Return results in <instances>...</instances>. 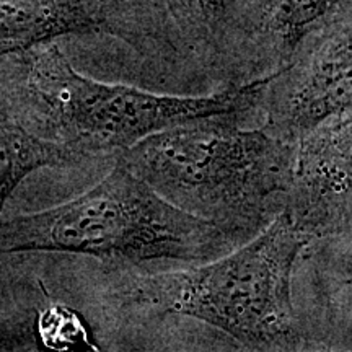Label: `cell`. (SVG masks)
Masks as SVG:
<instances>
[{"mask_svg":"<svg viewBox=\"0 0 352 352\" xmlns=\"http://www.w3.org/2000/svg\"><path fill=\"white\" fill-rule=\"evenodd\" d=\"M88 158L67 145L39 138L23 124L0 90V215L15 188L32 171L80 165Z\"/></svg>","mask_w":352,"mask_h":352,"instance_id":"cell-10","label":"cell"},{"mask_svg":"<svg viewBox=\"0 0 352 352\" xmlns=\"http://www.w3.org/2000/svg\"><path fill=\"white\" fill-rule=\"evenodd\" d=\"M280 214L263 232L222 256L186 270L134 274L113 287V315L186 316L226 333L245 349L307 351L294 300V274L308 245Z\"/></svg>","mask_w":352,"mask_h":352,"instance_id":"cell-2","label":"cell"},{"mask_svg":"<svg viewBox=\"0 0 352 352\" xmlns=\"http://www.w3.org/2000/svg\"><path fill=\"white\" fill-rule=\"evenodd\" d=\"M38 336L47 349H91L80 316L67 307L54 305L44 310L36 321Z\"/></svg>","mask_w":352,"mask_h":352,"instance_id":"cell-12","label":"cell"},{"mask_svg":"<svg viewBox=\"0 0 352 352\" xmlns=\"http://www.w3.org/2000/svg\"><path fill=\"white\" fill-rule=\"evenodd\" d=\"M245 241L170 204L116 160L83 195L0 222V254L47 252L126 263L197 264Z\"/></svg>","mask_w":352,"mask_h":352,"instance_id":"cell-4","label":"cell"},{"mask_svg":"<svg viewBox=\"0 0 352 352\" xmlns=\"http://www.w3.org/2000/svg\"><path fill=\"white\" fill-rule=\"evenodd\" d=\"M78 33H107L100 0H0V57Z\"/></svg>","mask_w":352,"mask_h":352,"instance_id":"cell-9","label":"cell"},{"mask_svg":"<svg viewBox=\"0 0 352 352\" xmlns=\"http://www.w3.org/2000/svg\"><path fill=\"white\" fill-rule=\"evenodd\" d=\"M121 39L170 72L250 82L248 0H116Z\"/></svg>","mask_w":352,"mask_h":352,"instance_id":"cell-5","label":"cell"},{"mask_svg":"<svg viewBox=\"0 0 352 352\" xmlns=\"http://www.w3.org/2000/svg\"><path fill=\"white\" fill-rule=\"evenodd\" d=\"M333 243L314 239L305 248L311 252L310 283L314 290V305L327 311L329 318L336 315H352V239L346 243Z\"/></svg>","mask_w":352,"mask_h":352,"instance_id":"cell-11","label":"cell"},{"mask_svg":"<svg viewBox=\"0 0 352 352\" xmlns=\"http://www.w3.org/2000/svg\"><path fill=\"white\" fill-rule=\"evenodd\" d=\"M250 78L292 60L308 38L352 13V0H248Z\"/></svg>","mask_w":352,"mask_h":352,"instance_id":"cell-8","label":"cell"},{"mask_svg":"<svg viewBox=\"0 0 352 352\" xmlns=\"http://www.w3.org/2000/svg\"><path fill=\"white\" fill-rule=\"evenodd\" d=\"M21 69L13 87L2 90L23 124L88 160H114L147 135L189 121L258 114L270 77L220 88L208 96L152 94L82 76L54 44L28 50Z\"/></svg>","mask_w":352,"mask_h":352,"instance_id":"cell-3","label":"cell"},{"mask_svg":"<svg viewBox=\"0 0 352 352\" xmlns=\"http://www.w3.org/2000/svg\"><path fill=\"white\" fill-rule=\"evenodd\" d=\"M232 113L168 127L118 153L170 204L248 241L284 214L296 144Z\"/></svg>","mask_w":352,"mask_h":352,"instance_id":"cell-1","label":"cell"},{"mask_svg":"<svg viewBox=\"0 0 352 352\" xmlns=\"http://www.w3.org/2000/svg\"><path fill=\"white\" fill-rule=\"evenodd\" d=\"M352 111V13L308 38L270 74L259 114L272 134L297 142L328 118Z\"/></svg>","mask_w":352,"mask_h":352,"instance_id":"cell-6","label":"cell"},{"mask_svg":"<svg viewBox=\"0 0 352 352\" xmlns=\"http://www.w3.org/2000/svg\"><path fill=\"white\" fill-rule=\"evenodd\" d=\"M284 215L310 240L352 222V111L321 121L297 140Z\"/></svg>","mask_w":352,"mask_h":352,"instance_id":"cell-7","label":"cell"}]
</instances>
